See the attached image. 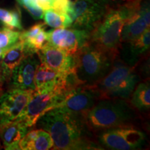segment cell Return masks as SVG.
Wrapping results in <instances>:
<instances>
[{
  "label": "cell",
  "mask_w": 150,
  "mask_h": 150,
  "mask_svg": "<svg viewBox=\"0 0 150 150\" xmlns=\"http://www.w3.org/2000/svg\"><path fill=\"white\" fill-rule=\"evenodd\" d=\"M35 125L50 134L53 149H104L81 114L61 107L54 108L43 114Z\"/></svg>",
  "instance_id": "6da1fadb"
},
{
  "label": "cell",
  "mask_w": 150,
  "mask_h": 150,
  "mask_svg": "<svg viewBox=\"0 0 150 150\" xmlns=\"http://www.w3.org/2000/svg\"><path fill=\"white\" fill-rule=\"evenodd\" d=\"M141 1H129L116 8L108 7L103 18L90 33V42L119 57L122 30L127 20L139 9Z\"/></svg>",
  "instance_id": "7a4b0ae2"
},
{
  "label": "cell",
  "mask_w": 150,
  "mask_h": 150,
  "mask_svg": "<svg viewBox=\"0 0 150 150\" xmlns=\"http://www.w3.org/2000/svg\"><path fill=\"white\" fill-rule=\"evenodd\" d=\"M83 116L94 134L115 127H136L140 120L129 101L119 98L100 99Z\"/></svg>",
  "instance_id": "3957f363"
},
{
  "label": "cell",
  "mask_w": 150,
  "mask_h": 150,
  "mask_svg": "<svg viewBox=\"0 0 150 150\" xmlns=\"http://www.w3.org/2000/svg\"><path fill=\"white\" fill-rule=\"evenodd\" d=\"M75 74L85 85H96L118 57L88 41L73 55Z\"/></svg>",
  "instance_id": "277c9868"
},
{
  "label": "cell",
  "mask_w": 150,
  "mask_h": 150,
  "mask_svg": "<svg viewBox=\"0 0 150 150\" xmlns=\"http://www.w3.org/2000/svg\"><path fill=\"white\" fill-rule=\"evenodd\" d=\"M136 67V65L131 66L117 58L107 74L96 84L101 99L129 100L140 79Z\"/></svg>",
  "instance_id": "5b68a950"
},
{
  "label": "cell",
  "mask_w": 150,
  "mask_h": 150,
  "mask_svg": "<svg viewBox=\"0 0 150 150\" xmlns=\"http://www.w3.org/2000/svg\"><path fill=\"white\" fill-rule=\"evenodd\" d=\"M97 141L103 149L132 150L142 147L146 135L136 127H120L95 133Z\"/></svg>",
  "instance_id": "8992f818"
},
{
  "label": "cell",
  "mask_w": 150,
  "mask_h": 150,
  "mask_svg": "<svg viewBox=\"0 0 150 150\" xmlns=\"http://www.w3.org/2000/svg\"><path fill=\"white\" fill-rule=\"evenodd\" d=\"M108 7L107 0H75L71 3L68 12L72 20L70 27L91 33L106 14Z\"/></svg>",
  "instance_id": "52a82bcc"
},
{
  "label": "cell",
  "mask_w": 150,
  "mask_h": 150,
  "mask_svg": "<svg viewBox=\"0 0 150 150\" xmlns=\"http://www.w3.org/2000/svg\"><path fill=\"white\" fill-rule=\"evenodd\" d=\"M62 95L55 90H33L27 106L17 120L29 129L35 126L37 121L48 110L56 108Z\"/></svg>",
  "instance_id": "ba28073f"
},
{
  "label": "cell",
  "mask_w": 150,
  "mask_h": 150,
  "mask_svg": "<svg viewBox=\"0 0 150 150\" xmlns=\"http://www.w3.org/2000/svg\"><path fill=\"white\" fill-rule=\"evenodd\" d=\"M96 85H81L62 96L57 107H61L84 115L100 100Z\"/></svg>",
  "instance_id": "9c48e42d"
},
{
  "label": "cell",
  "mask_w": 150,
  "mask_h": 150,
  "mask_svg": "<svg viewBox=\"0 0 150 150\" xmlns=\"http://www.w3.org/2000/svg\"><path fill=\"white\" fill-rule=\"evenodd\" d=\"M47 32V42L73 56L89 41L90 32L76 28H59Z\"/></svg>",
  "instance_id": "30bf717a"
},
{
  "label": "cell",
  "mask_w": 150,
  "mask_h": 150,
  "mask_svg": "<svg viewBox=\"0 0 150 150\" xmlns=\"http://www.w3.org/2000/svg\"><path fill=\"white\" fill-rule=\"evenodd\" d=\"M33 90L9 88L0 97V125L16 120L27 106Z\"/></svg>",
  "instance_id": "8fae6325"
},
{
  "label": "cell",
  "mask_w": 150,
  "mask_h": 150,
  "mask_svg": "<svg viewBox=\"0 0 150 150\" xmlns=\"http://www.w3.org/2000/svg\"><path fill=\"white\" fill-rule=\"evenodd\" d=\"M36 55V54H32L26 56L14 69L8 83V89L35 90V74L40 64Z\"/></svg>",
  "instance_id": "7c38bea8"
},
{
  "label": "cell",
  "mask_w": 150,
  "mask_h": 150,
  "mask_svg": "<svg viewBox=\"0 0 150 150\" xmlns=\"http://www.w3.org/2000/svg\"><path fill=\"white\" fill-rule=\"evenodd\" d=\"M36 54L40 63L47 65L56 72L65 73L73 70V56L52 45L48 42L43 45Z\"/></svg>",
  "instance_id": "4fadbf2b"
},
{
  "label": "cell",
  "mask_w": 150,
  "mask_h": 150,
  "mask_svg": "<svg viewBox=\"0 0 150 150\" xmlns=\"http://www.w3.org/2000/svg\"><path fill=\"white\" fill-rule=\"evenodd\" d=\"M149 3L140 4L139 9L127 20L124 25L121 33L122 43L134 42L149 28Z\"/></svg>",
  "instance_id": "5bb4252c"
},
{
  "label": "cell",
  "mask_w": 150,
  "mask_h": 150,
  "mask_svg": "<svg viewBox=\"0 0 150 150\" xmlns=\"http://www.w3.org/2000/svg\"><path fill=\"white\" fill-rule=\"evenodd\" d=\"M29 128L19 120L0 125V140L5 149H20L19 143L28 132Z\"/></svg>",
  "instance_id": "9a60e30c"
},
{
  "label": "cell",
  "mask_w": 150,
  "mask_h": 150,
  "mask_svg": "<svg viewBox=\"0 0 150 150\" xmlns=\"http://www.w3.org/2000/svg\"><path fill=\"white\" fill-rule=\"evenodd\" d=\"M32 54L21 40H19L5 52L1 62V68L6 83L8 84L10 81L14 69L26 56Z\"/></svg>",
  "instance_id": "2e32d148"
},
{
  "label": "cell",
  "mask_w": 150,
  "mask_h": 150,
  "mask_svg": "<svg viewBox=\"0 0 150 150\" xmlns=\"http://www.w3.org/2000/svg\"><path fill=\"white\" fill-rule=\"evenodd\" d=\"M19 147L22 150H48L53 147V140L48 132L38 128L28 131L20 140Z\"/></svg>",
  "instance_id": "e0dca14e"
},
{
  "label": "cell",
  "mask_w": 150,
  "mask_h": 150,
  "mask_svg": "<svg viewBox=\"0 0 150 150\" xmlns=\"http://www.w3.org/2000/svg\"><path fill=\"white\" fill-rule=\"evenodd\" d=\"M129 99L131 106L140 112H147L150 108V86L149 81L136 86Z\"/></svg>",
  "instance_id": "ac0fdd59"
},
{
  "label": "cell",
  "mask_w": 150,
  "mask_h": 150,
  "mask_svg": "<svg viewBox=\"0 0 150 150\" xmlns=\"http://www.w3.org/2000/svg\"><path fill=\"white\" fill-rule=\"evenodd\" d=\"M43 19L45 24L54 29L69 28L72 24V20L69 15L59 13L52 9L44 11Z\"/></svg>",
  "instance_id": "d6986e66"
},
{
  "label": "cell",
  "mask_w": 150,
  "mask_h": 150,
  "mask_svg": "<svg viewBox=\"0 0 150 150\" xmlns=\"http://www.w3.org/2000/svg\"><path fill=\"white\" fill-rule=\"evenodd\" d=\"M0 22L5 27L11 29L23 30L22 25L21 15L18 9L17 10H6L0 8Z\"/></svg>",
  "instance_id": "ffe728a7"
},
{
  "label": "cell",
  "mask_w": 150,
  "mask_h": 150,
  "mask_svg": "<svg viewBox=\"0 0 150 150\" xmlns=\"http://www.w3.org/2000/svg\"><path fill=\"white\" fill-rule=\"evenodd\" d=\"M130 45L131 55L134 58L141 55L149 49L150 30L148 28L134 42L128 43Z\"/></svg>",
  "instance_id": "44dd1931"
},
{
  "label": "cell",
  "mask_w": 150,
  "mask_h": 150,
  "mask_svg": "<svg viewBox=\"0 0 150 150\" xmlns=\"http://www.w3.org/2000/svg\"><path fill=\"white\" fill-rule=\"evenodd\" d=\"M20 32L7 27H0V50L9 49L19 41Z\"/></svg>",
  "instance_id": "7402d4cb"
},
{
  "label": "cell",
  "mask_w": 150,
  "mask_h": 150,
  "mask_svg": "<svg viewBox=\"0 0 150 150\" xmlns=\"http://www.w3.org/2000/svg\"><path fill=\"white\" fill-rule=\"evenodd\" d=\"M29 13L35 20H40L43 18L44 10L38 4L36 0H16Z\"/></svg>",
  "instance_id": "603a6c76"
},
{
  "label": "cell",
  "mask_w": 150,
  "mask_h": 150,
  "mask_svg": "<svg viewBox=\"0 0 150 150\" xmlns=\"http://www.w3.org/2000/svg\"><path fill=\"white\" fill-rule=\"evenodd\" d=\"M45 29V23L43 22H39L34 24L28 30L20 32L19 40L23 41V42H27L34 38L38 35L39 33L43 29Z\"/></svg>",
  "instance_id": "cb8c5ba5"
},
{
  "label": "cell",
  "mask_w": 150,
  "mask_h": 150,
  "mask_svg": "<svg viewBox=\"0 0 150 150\" xmlns=\"http://www.w3.org/2000/svg\"><path fill=\"white\" fill-rule=\"evenodd\" d=\"M71 3L70 0H52L51 9L59 13L68 15Z\"/></svg>",
  "instance_id": "d4e9b609"
},
{
  "label": "cell",
  "mask_w": 150,
  "mask_h": 150,
  "mask_svg": "<svg viewBox=\"0 0 150 150\" xmlns=\"http://www.w3.org/2000/svg\"><path fill=\"white\" fill-rule=\"evenodd\" d=\"M38 4L44 11L52 8V0H36Z\"/></svg>",
  "instance_id": "484cf974"
},
{
  "label": "cell",
  "mask_w": 150,
  "mask_h": 150,
  "mask_svg": "<svg viewBox=\"0 0 150 150\" xmlns=\"http://www.w3.org/2000/svg\"><path fill=\"white\" fill-rule=\"evenodd\" d=\"M8 50V49H3V50H0V53H1V52L7 51V50Z\"/></svg>",
  "instance_id": "4316f807"
},
{
  "label": "cell",
  "mask_w": 150,
  "mask_h": 150,
  "mask_svg": "<svg viewBox=\"0 0 150 150\" xmlns=\"http://www.w3.org/2000/svg\"><path fill=\"white\" fill-rule=\"evenodd\" d=\"M3 148V146L1 145V141H0V149H1Z\"/></svg>",
  "instance_id": "83f0119b"
},
{
  "label": "cell",
  "mask_w": 150,
  "mask_h": 150,
  "mask_svg": "<svg viewBox=\"0 0 150 150\" xmlns=\"http://www.w3.org/2000/svg\"><path fill=\"white\" fill-rule=\"evenodd\" d=\"M124 1H134V0H124Z\"/></svg>",
  "instance_id": "f1b7e54d"
},
{
  "label": "cell",
  "mask_w": 150,
  "mask_h": 150,
  "mask_svg": "<svg viewBox=\"0 0 150 150\" xmlns=\"http://www.w3.org/2000/svg\"><path fill=\"white\" fill-rule=\"evenodd\" d=\"M1 24H1V22H0V25H1Z\"/></svg>",
  "instance_id": "f546056e"
}]
</instances>
